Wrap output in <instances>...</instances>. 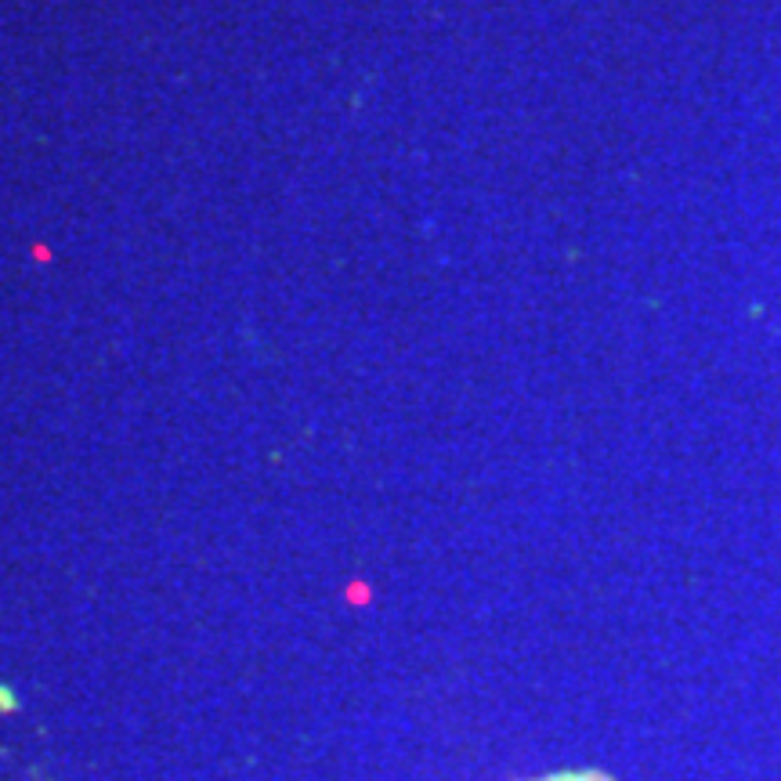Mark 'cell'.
Segmentation results:
<instances>
[{
  "label": "cell",
  "mask_w": 781,
  "mask_h": 781,
  "mask_svg": "<svg viewBox=\"0 0 781 781\" xmlns=\"http://www.w3.org/2000/svg\"><path fill=\"white\" fill-rule=\"evenodd\" d=\"M546 781H608V778H597V774H557V778H546Z\"/></svg>",
  "instance_id": "1"
}]
</instances>
